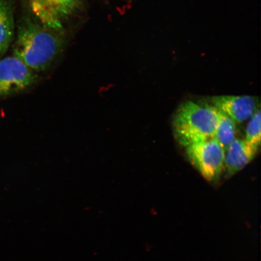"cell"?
I'll use <instances>...</instances> for the list:
<instances>
[{
  "label": "cell",
  "mask_w": 261,
  "mask_h": 261,
  "mask_svg": "<svg viewBox=\"0 0 261 261\" xmlns=\"http://www.w3.org/2000/svg\"><path fill=\"white\" fill-rule=\"evenodd\" d=\"M60 31L53 30L31 19L19 25L14 56L34 72L47 70L63 47Z\"/></svg>",
  "instance_id": "obj_1"
},
{
  "label": "cell",
  "mask_w": 261,
  "mask_h": 261,
  "mask_svg": "<svg viewBox=\"0 0 261 261\" xmlns=\"http://www.w3.org/2000/svg\"><path fill=\"white\" fill-rule=\"evenodd\" d=\"M218 119L219 111L213 106L188 101L175 114L173 128L175 138L184 147L213 138Z\"/></svg>",
  "instance_id": "obj_2"
},
{
  "label": "cell",
  "mask_w": 261,
  "mask_h": 261,
  "mask_svg": "<svg viewBox=\"0 0 261 261\" xmlns=\"http://www.w3.org/2000/svg\"><path fill=\"white\" fill-rule=\"evenodd\" d=\"M189 161L207 181L216 182L224 168L225 151L212 138L185 147Z\"/></svg>",
  "instance_id": "obj_3"
},
{
  "label": "cell",
  "mask_w": 261,
  "mask_h": 261,
  "mask_svg": "<svg viewBox=\"0 0 261 261\" xmlns=\"http://www.w3.org/2000/svg\"><path fill=\"white\" fill-rule=\"evenodd\" d=\"M27 2L39 23L61 31L80 8L82 0H27Z\"/></svg>",
  "instance_id": "obj_4"
},
{
  "label": "cell",
  "mask_w": 261,
  "mask_h": 261,
  "mask_svg": "<svg viewBox=\"0 0 261 261\" xmlns=\"http://www.w3.org/2000/svg\"><path fill=\"white\" fill-rule=\"evenodd\" d=\"M37 75L16 57L0 61V96L24 90L34 84Z\"/></svg>",
  "instance_id": "obj_5"
},
{
  "label": "cell",
  "mask_w": 261,
  "mask_h": 261,
  "mask_svg": "<svg viewBox=\"0 0 261 261\" xmlns=\"http://www.w3.org/2000/svg\"><path fill=\"white\" fill-rule=\"evenodd\" d=\"M213 106L226 114L236 123H242L250 119L256 111L257 102L250 96H219L212 98Z\"/></svg>",
  "instance_id": "obj_6"
},
{
  "label": "cell",
  "mask_w": 261,
  "mask_h": 261,
  "mask_svg": "<svg viewBox=\"0 0 261 261\" xmlns=\"http://www.w3.org/2000/svg\"><path fill=\"white\" fill-rule=\"evenodd\" d=\"M259 148L246 140L236 139L225 151L224 167L228 175H233L252 161Z\"/></svg>",
  "instance_id": "obj_7"
},
{
  "label": "cell",
  "mask_w": 261,
  "mask_h": 261,
  "mask_svg": "<svg viewBox=\"0 0 261 261\" xmlns=\"http://www.w3.org/2000/svg\"><path fill=\"white\" fill-rule=\"evenodd\" d=\"M14 17L9 0H0V55L7 51L14 39Z\"/></svg>",
  "instance_id": "obj_8"
},
{
  "label": "cell",
  "mask_w": 261,
  "mask_h": 261,
  "mask_svg": "<svg viewBox=\"0 0 261 261\" xmlns=\"http://www.w3.org/2000/svg\"><path fill=\"white\" fill-rule=\"evenodd\" d=\"M236 123L230 117L219 111V119L213 139L223 147L224 151L236 139Z\"/></svg>",
  "instance_id": "obj_9"
},
{
  "label": "cell",
  "mask_w": 261,
  "mask_h": 261,
  "mask_svg": "<svg viewBox=\"0 0 261 261\" xmlns=\"http://www.w3.org/2000/svg\"><path fill=\"white\" fill-rule=\"evenodd\" d=\"M260 110H257L250 118L246 130L245 140L257 148L260 145Z\"/></svg>",
  "instance_id": "obj_10"
}]
</instances>
